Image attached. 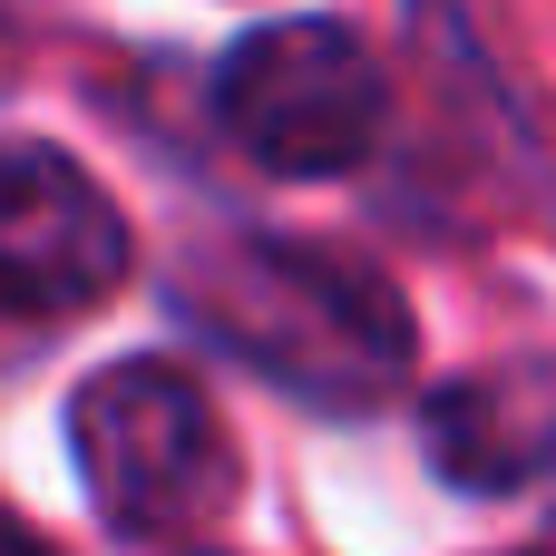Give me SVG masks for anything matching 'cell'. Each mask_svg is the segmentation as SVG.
Here are the masks:
<instances>
[{"label":"cell","mask_w":556,"mask_h":556,"mask_svg":"<svg viewBox=\"0 0 556 556\" xmlns=\"http://www.w3.org/2000/svg\"><path fill=\"white\" fill-rule=\"evenodd\" d=\"M225 137L274 176H342L381 137V68L342 20H274L225 49Z\"/></svg>","instance_id":"3957f363"},{"label":"cell","mask_w":556,"mask_h":556,"mask_svg":"<svg viewBox=\"0 0 556 556\" xmlns=\"http://www.w3.org/2000/svg\"><path fill=\"white\" fill-rule=\"evenodd\" d=\"M0 556H59L39 528H20V518H0Z\"/></svg>","instance_id":"8992f818"},{"label":"cell","mask_w":556,"mask_h":556,"mask_svg":"<svg viewBox=\"0 0 556 556\" xmlns=\"http://www.w3.org/2000/svg\"><path fill=\"white\" fill-rule=\"evenodd\" d=\"M127 274L117 205L59 147H0V303L10 313H88Z\"/></svg>","instance_id":"277c9868"},{"label":"cell","mask_w":556,"mask_h":556,"mask_svg":"<svg viewBox=\"0 0 556 556\" xmlns=\"http://www.w3.org/2000/svg\"><path fill=\"white\" fill-rule=\"evenodd\" d=\"M68 450L117 538L186 547L235 508V440H225L215 401L195 391V371H176V362L137 352V362L88 371L68 401Z\"/></svg>","instance_id":"7a4b0ae2"},{"label":"cell","mask_w":556,"mask_h":556,"mask_svg":"<svg viewBox=\"0 0 556 556\" xmlns=\"http://www.w3.org/2000/svg\"><path fill=\"white\" fill-rule=\"evenodd\" d=\"M420 430L459 489H518L556 459V381L547 371H469L430 401Z\"/></svg>","instance_id":"5b68a950"},{"label":"cell","mask_w":556,"mask_h":556,"mask_svg":"<svg viewBox=\"0 0 556 556\" xmlns=\"http://www.w3.org/2000/svg\"><path fill=\"white\" fill-rule=\"evenodd\" d=\"M195 303L205 323L274 371L293 401H332V410H371L381 391H401L410 371V313L401 293L323 244H283V235H235L195 264Z\"/></svg>","instance_id":"6da1fadb"}]
</instances>
